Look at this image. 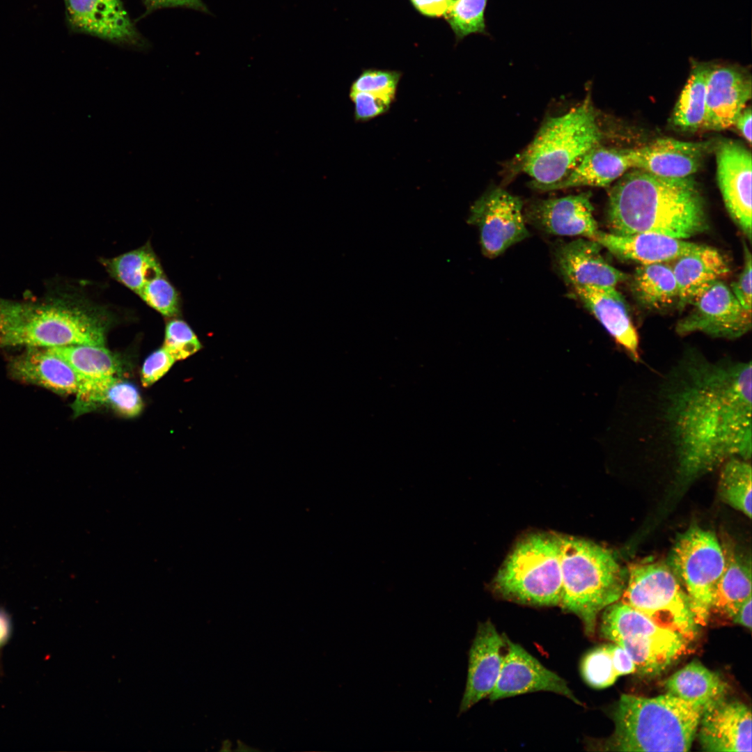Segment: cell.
I'll list each match as a JSON object with an SVG mask.
<instances>
[{"mask_svg": "<svg viewBox=\"0 0 752 752\" xmlns=\"http://www.w3.org/2000/svg\"><path fill=\"white\" fill-rule=\"evenodd\" d=\"M603 134L588 100L561 116L548 118L518 156L520 171L532 178L531 186L546 191L563 180Z\"/></svg>", "mask_w": 752, "mask_h": 752, "instance_id": "obj_6", "label": "cell"}, {"mask_svg": "<svg viewBox=\"0 0 752 752\" xmlns=\"http://www.w3.org/2000/svg\"><path fill=\"white\" fill-rule=\"evenodd\" d=\"M595 240L579 237L563 243L555 252L558 270L572 288L583 286L616 288L628 276L609 265Z\"/></svg>", "mask_w": 752, "mask_h": 752, "instance_id": "obj_19", "label": "cell"}, {"mask_svg": "<svg viewBox=\"0 0 752 752\" xmlns=\"http://www.w3.org/2000/svg\"><path fill=\"white\" fill-rule=\"evenodd\" d=\"M526 219L556 235L593 240L599 230L588 193L541 201L527 212Z\"/></svg>", "mask_w": 752, "mask_h": 752, "instance_id": "obj_20", "label": "cell"}, {"mask_svg": "<svg viewBox=\"0 0 752 752\" xmlns=\"http://www.w3.org/2000/svg\"><path fill=\"white\" fill-rule=\"evenodd\" d=\"M102 262L113 278L137 295L148 283L164 274L162 266L149 245Z\"/></svg>", "mask_w": 752, "mask_h": 752, "instance_id": "obj_31", "label": "cell"}, {"mask_svg": "<svg viewBox=\"0 0 752 752\" xmlns=\"http://www.w3.org/2000/svg\"><path fill=\"white\" fill-rule=\"evenodd\" d=\"M666 693L705 708L725 697L727 684L721 676L694 660L669 677Z\"/></svg>", "mask_w": 752, "mask_h": 752, "instance_id": "obj_29", "label": "cell"}, {"mask_svg": "<svg viewBox=\"0 0 752 752\" xmlns=\"http://www.w3.org/2000/svg\"><path fill=\"white\" fill-rule=\"evenodd\" d=\"M610 233L652 232L686 240L708 227L703 197L691 178H668L635 169L609 194Z\"/></svg>", "mask_w": 752, "mask_h": 752, "instance_id": "obj_2", "label": "cell"}, {"mask_svg": "<svg viewBox=\"0 0 752 752\" xmlns=\"http://www.w3.org/2000/svg\"><path fill=\"white\" fill-rule=\"evenodd\" d=\"M732 620L736 624L751 629V596L741 604Z\"/></svg>", "mask_w": 752, "mask_h": 752, "instance_id": "obj_48", "label": "cell"}, {"mask_svg": "<svg viewBox=\"0 0 752 752\" xmlns=\"http://www.w3.org/2000/svg\"><path fill=\"white\" fill-rule=\"evenodd\" d=\"M619 601L688 642L698 634L687 595L669 566L662 563L631 565Z\"/></svg>", "mask_w": 752, "mask_h": 752, "instance_id": "obj_8", "label": "cell"}, {"mask_svg": "<svg viewBox=\"0 0 752 752\" xmlns=\"http://www.w3.org/2000/svg\"><path fill=\"white\" fill-rule=\"evenodd\" d=\"M12 634V622L10 616L0 609V677L2 674L1 656L3 648L8 642Z\"/></svg>", "mask_w": 752, "mask_h": 752, "instance_id": "obj_47", "label": "cell"}, {"mask_svg": "<svg viewBox=\"0 0 752 752\" xmlns=\"http://www.w3.org/2000/svg\"><path fill=\"white\" fill-rule=\"evenodd\" d=\"M613 664L618 676L634 673V663L629 653L620 645L609 644Z\"/></svg>", "mask_w": 752, "mask_h": 752, "instance_id": "obj_44", "label": "cell"}, {"mask_svg": "<svg viewBox=\"0 0 752 752\" xmlns=\"http://www.w3.org/2000/svg\"><path fill=\"white\" fill-rule=\"evenodd\" d=\"M562 578L559 606L577 616L586 636L595 634L600 613L618 602L626 575L606 548L593 542L560 535Z\"/></svg>", "mask_w": 752, "mask_h": 752, "instance_id": "obj_5", "label": "cell"}, {"mask_svg": "<svg viewBox=\"0 0 752 752\" xmlns=\"http://www.w3.org/2000/svg\"><path fill=\"white\" fill-rule=\"evenodd\" d=\"M401 73L395 70L366 69L352 82L350 91L367 92L395 97Z\"/></svg>", "mask_w": 752, "mask_h": 752, "instance_id": "obj_39", "label": "cell"}, {"mask_svg": "<svg viewBox=\"0 0 752 752\" xmlns=\"http://www.w3.org/2000/svg\"><path fill=\"white\" fill-rule=\"evenodd\" d=\"M726 559L716 535L696 526L681 534L669 556V567L689 600L698 625H706L710 617L715 586Z\"/></svg>", "mask_w": 752, "mask_h": 752, "instance_id": "obj_9", "label": "cell"}, {"mask_svg": "<svg viewBox=\"0 0 752 752\" xmlns=\"http://www.w3.org/2000/svg\"><path fill=\"white\" fill-rule=\"evenodd\" d=\"M493 585L500 596L519 604L559 606L560 535L540 533L521 540L502 565Z\"/></svg>", "mask_w": 752, "mask_h": 752, "instance_id": "obj_7", "label": "cell"}, {"mask_svg": "<svg viewBox=\"0 0 752 752\" xmlns=\"http://www.w3.org/2000/svg\"><path fill=\"white\" fill-rule=\"evenodd\" d=\"M726 563L712 595L710 615L714 612L733 619L741 604L751 596V566L730 547H723Z\"/></svg>", "mask_w": 752, "mask_h": 752, "instance_id": "obj_28", "label": "cell"}, {"mask_svg": "<svg viewBox=\"0 0 752 752\" xmlns=\"http://www.w3.org/2000/svg\"><path fill=\"white\" fill-rule=\"evenodd\" d=\"M503 636L507 652L496 684L489 695L490 700L544 691L562 695L582 705L564 679L545 667L520 645Z\"/></svg>", "mask_w": 752, "mask_h": 752, "instance_id": "obj_13", "label": "cell"}, {"mask_svg": "<svg viewBox=\"0 0 752 752\" xmlns=\"http://www.w3.org/2000/svg\"><path fill=\"white\" fill-rule=\"evenodd\" d=\"M505 646L504 636L499 634L489 620L478 624L469 652L467 683L460 714L493 691L503 664L502 650Z\"/></svg>", "mask_w": 752, "mask_h": 752, "instance_id": "obj_17", "label": "cell"}, {"mask_svg": "<svg viewBox=\"0 0 752 752\" xmlns=\"http://www.w3.org/2000/svg\"><path fill=\"white\" fill-rule=\"evenodd\" d=\"M414 8L428 17H444L451 0H410Z\"/></svg>", "mask_w": 752, "mask_h": 752, "instance_id": "obj_45", "label": "cell"}, {"mask_svg": "<svg viewBox=\"0 0 752 752\" xmlns=\"http://www.w3.org/2000/svg\"><path fill=\"white\" fill-rule=\"evenodd\" d=\"M138 295L164 316L171 317L178 313V292L164 274L148 283Z\"/></svg>", "mask_w": 752, "mask_h": 752, "instance_id": "obj_38", "label": "cell"}, {"mask_svg": "<svg viewBox=\"0 0 752 752\" xmlns=\"http://www.w3.org/2000/svg\"><path fill=\"white\" fill-rule=\"evenodd\" d=\"M110 407L125 417L138 416L143 409V401L137 388L116 376L102 378H84L72 409L76 416L102 406Z\"/></svg>", "mask_w": 752, "mask_h": 752, "instance_id": "obj_25", "label": "cell"}, {"mask_svg": "<svg viewBox=\"0 0 752 752\" xmlns=\"http://www.w3.org/2000/svg\"><path fill=\"white\" fill-rule=\"evenodd\" d=\"M744 264L737 280L731 285V291L741 305L751 311V254L744 244Z\"/></svg>", "mask_w": 752, "mask_h": 752, "instance_id": "obj_42", "label": "cell"}, {"mask_svg": "<svg viewBox=\"0 0 752 752\" xmlns=\"http://www.w3.org/2000/svg\"><path fill=\"white\" fill-rule=\"evenodd\" d=\"M162 347L176 361L185 359L195 354L201 348V344L185 322L173 320L166 325Z\"/></svg>", "mask_w": 752, "mask_h": 752, "instance_id": "obj_37", "label": "cell"}, {"mask_svg": "<svg viewBox=\"0 0 752 752\" xmlns=\"http://www.w3.org/2000/svg\"><path fill=\"white\" fill-rule=\"evenodd\" d=\"M487 0H451L444 16L457 40L471 33L486 34L485 11Z\"/></svg>", "mask_w": 752, "mask_h": 752, "instance_id": "obj_35", "label": "cell"}, {"mask_svg": "<svg viewBox=\"0 0 752 752\" xmlns=\"http://www.w3.org/2000/svg\"><path fill=\"white\" fill-rule=\"evenodd\" d=\"M672 262L680 308L690 304L699 294L730 272L724 257L716 249L705 245H700Z\"/></svg>", "mask_w": 752, "mask_h": 752, "instance_id": "obj_24", "label": "cell"}, {"mask_svg": "<svg viewBox=\"0 0 752 752\" xmlns=\"http://www.w3.org/2000/svg\"><path fill=\"white\" fill-rule=\"evenodd\" d=\"M751 107H744L737 117L734 123L741 134L749 144L751 143Z\"/></svg>", "mask_w": 752, "mask_h": 752, "instance_id": "obj_46", "label": "cell"}, {"mask_svg": "<svg viewBox=\"0 0 752 752\" xmlns=\"http://www.w3.org/2000/svg\"><path fill=\"white\" fill-rule=\"evenodd\" d=\"M49 349L84 378L116 376L121 368L116 357L104 345H75Z\"/></svg>", "mask_w": 752, "mask_h": 752, "instance_id": "obj_33", "label": "cell"}, {"mask_svg": "<svg viewBox=\"0 0 752 752\" xmlns=\"http://www.w3.org/2000/svg\"><path fill=\"white\" fill-rule=\"evenodd\" d=\"M175 359L163 347L153 352L145 360L141 370L144 386H149L162 378L175 363Z\"/></svg>", "mask_w": 752, "mask_h": 752, "instance_id": "obj_41", "label": "cell"}, {"mask_svg": "<svg viewBox=\"0 0 752 752\" xmlns=\"http://www.w3.org/2000/svg\"><path fill=\"white\" fill-rule=\"evenodd\" d=\"M719 492L723 502L751 517V466L746 460L733 457L722 465Z\"/></svg>", "mask_w": 752, "mask_h": 752, "instance_id": "obj_34", "label": "cell"}, {"mask_svg": "<svg viewBox=\"0 0 752 752\" xmlns=\"http://www.w3.org/2000/svg\"><path fill=\"white\" fill-rule=\"evenodd\" d=\"M614 643L629 653L634 663L636 673L643 677H653L684 654L688 641L671 632L664 636L623 639Z\"/></svg>", "mask_w": 752, "mask_h": 752, "instance_id": "obj_27", "label": "cell"}, {"mask_svg": "<svg viewBox=\"0 0 752 752\" xmlns=\"http://www.w3.org/2000/svg\"><path fill=\"white\" fill-rule=\"evenodd\" d=\"M712 143L687 142L670 138L657 139L628 150L631 168L668 178L691 177L700 168Z\"/></svg>", "mask_w": 752, "mask_h": 752, "instance_id": "obj_18", "label": "cell"}, {"mask_svg": "<svg viewBox=\"0 0 752 752\" xmlns=\"http://www.w3.org/2000/svg\"><path fill=\"white\" fill-rule=\"evenodd\" d=\"M354 106V117L357 122H366L386 112L395 98L367 92L350 91Z\"/></svg>", "mask_w": 752, "mask_h": 752, "instance_id": "obj_40", "label": "cell"}, {"mask_svg": "<svg viewBox=\"0 0 752 752\" xmlns=\"http://www.w3.org/2000/svg\"><path fill=\"white\" fill-rule=\"evenodd\" d=\"M581 671L583 680L590 687L604 689L612 685L618 678L613 667L609 645H601L583 657Z\"/></svg>", "mask_w": 752, "mask_h": 752, "instance_id": "obj_36", "label": "cell"}, {"mask_svg": "<svg viewBox=\"0 0 752 752\" xmlns=\"http://www.w3.org/2000/svg\"><path fill=\"white\" fill-rule=\"evenodd\" d=\"M593 240L618 258L640 265L672 262L700 245L652 232L617 235L599 230Z\"/></svg>", "mask_w": 752, "mask_h": 752, "instance_id": "obj_21", "label": "cell"}, {"mask_svg": "<svg viewBox=\"0 0 752 752\" xmlns=\"http://www.w3.org/2000/svg\"><path fill=\"white\" fill-rule=\"evenodd\" d=\"M716 177L730 217L751 239V153L739 142L724 140L716 146Z\"/></svg>", "mask_w": 752, "mask_h": 752, "instance_id": "obj_14", "label": "cell"}, {"mask_svg": "<svg viewBox=\"0 0 752 752\" xmlns=\"http://www.w3.org/2000/svg\"><path fill=\"white\" fill-rule=\"evenodd\" d=\"M146 7V13L143 17L152 12L165 8H185L210 14L207 6L202 0H141Z\"/></svg>", "mask_w": 752, "mask_h": 752, "instance_id": "obj_43", "label": "cell"}, {"mask_svg": "<svg viewBox=\"0 0 752 752\" xmlns=\"http://www.w3.org/2000/svg\"><path fill=\"white\" fill-rule=\"evenodd\" d=\"M749 72L735 65L711 63L706 81V105L701 128L719 131L734 125L751 97Z\"/></svg>", "mask_w": 752, "mask_h": 752, "instance_id": "obj_15", "label": "cell"}, {"mask_svg": "<svg viewBox=\"0 0 752 752\" xmlns=\"http://www.w3.org/2000/svg\"><path fill=\"white\" fill-rule=\"evenodd\" d=\"M107 324L101 309L77 301L0 297V347L104 345Z\"/></svg>", "mask_w": 752, "mask_h": 752, "instance_id": "obj_4", "label": "cell"}, {"mask_svg": "<svg viewBox=\"0 0 752 752\" xmlns=\"http://www.w3.org/2000/svg\"><path fill=\"white\" fill-rule=\"evenodd\" d=\"M575 296L634 361L640 360L639 338L625 301L616 288H572Z\"/></svg>", "mask_w": 752, "mask_h": 752, "instance_id": "obj_22", "label": "cell"}, {"mask_svg": "<svg viewBox=\"0 0 752 752\" xmlns=\"http://www.w3.org/2000/svg\"><path fill=\"white\" fill-rule=\"evenodd\" d=\"M711 63L694 62L689 79L675 104L673 123L684 130L701 128L705 113L706 81Z\"/></svg>", "mask_w": 752, "mask_h": 752, "instance_id": "obj_32", "label": "cell"}, {"mask_svg": "<svg viewBox=\"0 0 752 752\" xmlns=\"http://www.w3.org/2000/svg\"><path fill=\"white\" fill-rule=\"evenodd\" d=\"M65 22L71 33L97 37L136 49L149 46L121 0H64Z\"/></svg>", "mask_w": 752, "mask_h": 752, "instance_id": "obj_12", "label": "cell"}, {"mask_svg": "<svg viewBox=\"0 0 752 752\" xmlns=\"http://www.w3.org/2000/svg\"><path fill=\"white\" fill-rule=\"evenodd\" d=\"M703 751H751V712L740 701L718 699L705 708L698 728Z\"/></svg>", "mask_w": 752, "mask_h": 752, "instance_id": "obj_16", "label": "cell"}, {"mask_svg": "<svg viewBox=\"0 0 752 752\" xmlns=\"http://www.w3.org/2000/svg\"><path fill=\"white\" fill-rule=\"evenodd\" d=\"M704 708L670 694H623L611 714L613 734L592 747L614 751H688Z\"/></svg>", "mask_w": 752, "mask_h": 752, "instance_id": "obj_3", "label": "cell"}, {"mask_svg": "<svg viewBox=\"0 0 752 752\" xmlns=\"http://www.w3.org/2000/svg\"><path fill=\"white\" fill-rule=\"evenodd\" d=\"M632 284L635 297L647 308L661 310L677 304V282L667 263L640 265Z\"/></svg>", "mask_w": 752, "mask_h": 752, "instance_id": "obj_30", "label": "cell"}, {"mask_svg": "<svg viewBox=\"0 0 752 752\" xmlns=\"http://www.w3.org/2000/svg\"><path fill=\"white\" fill-rule=\"evenodd\" d=\"M9 370L17 380L59 394L76 395L84 380L68 361L49 348H28L11 360Z\"/></svg>", "mask_w": 752, "mask_h": 752, "instance_id": "obj_23", "label": "cell"}, {"mask_svg": "<svg viewBox=\"0 0 752 752\" xmlns=\"http://www.w3.org/2000/svg\"><path fill=\"white\" fill-rule=\"evenodd\" d=\"M631 168L628 150L601 146L590 150L558 182L547 191L577 187H606Z\"/></svg>", "mask_w": 752, "mask_h": 752, "instance_id": "obj_26", "label": "cell"}, {"mask_svg": "<svg viewBox=\"0 0 752 752\" xmlns=\"http://www.w3.org/2000/svg\"><path fill=\"white\" fill-rule=\"evenodd\" d=\"M653 399L651 446H665L691 480L737 457H751V363L684 357Z\"/></svg>", "mask_w": 752, "mask_h": 752, "instance_id": "obj_1", "label": "cell"}, {"mask_svg": "<svg viewBox=\"0 0 752 752\" xmlns=\"http://www.w3.org/2000/svg\"><path fill=\"white\" fill-rule=\"evenodd\" d=\"M468 223L480 233L481 251L494 258L529 236L521 200L507 191H488L471 207Z\"/></svg>", "mask_w": 752, "mask_h": 752, "instance_id": "obj_10", "label": "cell"}, {"mask_svg": "<svg viewBox=\"0 0 752 752\" xmlns=\"http://www.w3.org/2000/svg\"><path fill=\"white\" fill-rule=\"evenodd\" d=\"M690 304L692 309L675 327L680 336L700 332L714 338L736 339L751 329V311L741 305L721 280L712 283Z\"/></svg>", "mask_w": 752, "mask_h": 752, "instance_id": "obj_11", "label": "cell"}]
</instances>
